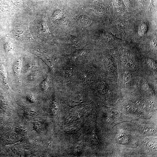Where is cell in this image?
<instances>
[{"mask_svg":"<svg viewBox=\"0 0 157 157\" xmlns=\"http://www.w3.org/2000/svg\"><path fill=\"white\" fill-rule=\"evenodd\" d=\"M154 4L153 0H151L149 6L147 10V11L148 12H150L152 8H154Z\"/></svg>","mask_w":157,"mask_h":157,"instance_id":"cell-4","label":"cell"},{"mask_svg":"<svg viewBox=\"0 0 157 157\" xmlns=\"http://www.w3.org/2000/svg\"><path fill=\"white\" fill-rule=\"evenodd\" d=\"M26 97L30 101H32V96L30 95H28L27 96H26Z\"/></svg>","mask_w":157,"mask_h":157,"instance_id":"cell-5","label":"cell"},{"mask_svg":"<svg viewBox=\"0 0 157 157\" xmlns=\"http://www.w3.org/2000/svg\"><path fill=\"white\" fill-rule=\"evenodd\" d=\"M47 80H45L43 81L41 83H40V86L41 88L43 89H45L46 88L47 85L46 84L47 82Z\"/></svg>","mask_w":157,"mask_h":157,"instance_id":"cell-2","label":"cell"},{"mask_svg":"<svg viewBox=\"0 0 157 157\" xmlns=\"http://www.w3.org/2000/svg\"><path fill=\"white\" fill-rule=\"evenodd\" d=\"M21 67V62L20 60L16 61L14 63L13 67V71L16 76H19Z\"/></svg>","mask_w":157,"mask_h":157,"instance_id":"cell-1","label":"cell"},{"mask_svg":"<svg viewBox=\"0 0 157 157\" xmlns=\"http://www.w3.org/2000/svg\"><path fill=\"white\" fill-rule=\"evenodd\" d=\"M13 4L16 6H19L21 3V0H11Z\"/></svg>","mask_w":157,"mask_h":157,"instance_id":"cell-3","label":"cell"}]
</instances>
